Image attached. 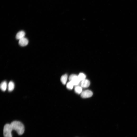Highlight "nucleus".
Listing matches in <instances>:
<instances>
[{
    "mask_svg": "<svg viewBox=\"0 0 137 137\" xmlns=\"http://www.w3.org/2000/svg\"><path fill=\"white\" fill-rule=\"evenodd\" d=\"M13 130L16 131L19 135H23L25 130L23 124L21 122L14 121L10 124Z\"/></svg>",
    "mask_w": 137,
    "mask_h": 137,
    "instance_id": "obj_1",
    "label": "nucleus"
},
{
    "mask_svg": "<svg viewBox=\"0 0 137 137\" xmlns=\"http://www.w3.org/2000/svg\"><path fill=\"white\" fill-rule=\"evenodd\" d=\"M13 130L10 124H5L3 129V135L4 137H12V132Z\"/></svg>",
    "mask_w": 137,
    "mask_h": 137,
    "instance_id": "obj_2",
    "label": "nucleus"
},
{
    "mask_svg": "<svg viewBox=\"0 0 137 137\" xmlns=\"http://www.w3.org/2000/svg\"><path fill=\"white\" fill-rule=\"evenodd\" d=\"M69 80L70 81L72 82L74 86H75L78 85L81 81L78 76L74 74H72L70 76Z\"/></svg>",
    "mask_w": 137,
    "mask_h": 137,
    "instance_id": "obj_3",
    "label": "nucleus"
},
{
    "mask_svg": "<svg viewBox=\"0 0 137 137\" xmlns=\"http://www.w3.org/2000/svg\"><path fill=\"white\" fill-rule=\"evenodd\" d=\"M93 95V93L91 91L87 90L82 91L81 93V96L82 98H88L91 97Z\"/></svg>",
    "mask_w": 137,
    "mask_h": 137,
    "instance_id": "obj_4",
    "label": "nucleus"
},
{
    "mask_svg": "<svg viewBox=\"0 0 137 137\" xmlns=\"http://www.w3.org/2000/svg\"><path fill=\"white\" fill-rule=\"evenodd\" d=\"M80 84L81 87L83 88H87L89 86L90 82L89 80L87 79H85L81 81Z\"/></svg>",
    "mask_w": 137,
    "mask_h": 137,
    "instance_id": "obj_5",
    "label": "nucleus"
},
{
    "mask_svg": "<svg viewBox=\"0 0 137 137\" xmlns=\"http://www.w3.org/2000/svg\"><path fill=\"white\" fill-rule=\"evenodd\" d=\"M19 44L21 46H27L28 44V39L25 37L19 40Z\"/></svg>",
    "mask_w": 137,
    "mask_h": 137,
    "instance_id": "obj_6",
    "label": "nucleus"
},
{
    "mask_svg": "<svg viewBox=\"0 0 137 137\" xmlns=\"http://www.w3.org/2000/svg\"><path fill=\"white\" fill-rule=\"evenodd\" d=\"M26 33L23 31H21L18 32L16 35V38L18 40H19L24 37Z\"/></svg>",
    "mask_w": 137,
    "mask_h": 137,
    "instance_id": "obj_7",
    "label": "nucleus"
},
{
    "mask_svg": "<svg viewBox=\"0 0 137 137\" xmlns=\"http://www.w3.org/2000/svg\"><path fill=\"white\" fill-rule=\"evenodd\" d=\"M15 88V84L13 82L10 81L9 83L8 86V89L9 91L11 92L13 91Z\"/></svg>",
    "mask_w": 137,
    "mask_h": 137,
    "instance_id": "obj_8",
    "label": "nucleus"
},
{
    "mask_svg": "<svg viewBox=\"0 0 137 137\" xmlns=\"http://www.w3.org/2000/svg\"><path fill=\"white\" fill-rule=\"evenodd\" d=\"M7 83L6 81H4L1 83L0 85V88L2 91H5L7 88Z\"/></svg>",
    "mask_w": 137,
    "mask_h": 137,
    "instance_id": "obj_9",
    "label": "nucleus"
},
{
    "mask_svg": "<svg viewBox=\"0 0 137 137\" xmlns=\"http://www.w3.org/2000/svg\"><path fill=\"white\" fill-rule=\"evenodd\" d=\"M68 75L67 74H65L62 76L61 78V81L62 84L64 85H65L67 82Z\"/></svg>",
    "mask_w": 137,
    "mask_h": 137,
    "instance_id": "obj_10",
    "label": "nucleus"
},
{
    "mask_svg": "<svg viewBox=\"0 0 137 137\" xmlns=\"http://www.w3.org/2000/svg\"><path fill=\"white\" fill-rule=\"evenodd\" d=\"M82 88L81 86H77L74 88L75 92L78 94H80L82 92Z\"/></svg>",
    "mask_w": 137,
    "mask_h": 137,
    "instance_id": "obj_11",
    "label": "nucleus"
},
{
    "mask_svg": "<svg viewBox=\"0 0 137 137\" xmlns=\"http://www.w3.org/2000/svg\"><path fill=\"white\" fill-rule=\"evenodd\" d=\"M78 77L81 81H82L85 79L86 75L83 73H80L78 76Z\"/></svg>",
    "mask_w": 137,
    "mask_h": 137,
    "instance_id": "obj_12",
    "label": "nucleus"
},
{
    "mask_svg": "<svg viewBox=\"0 0 137 137\" xmlns=\"http://www.w3.org/2000/svg\"><path fill=\"white\" fill-rule=\"evenodd\" d=\"M74 85L72 82L70 81L68 82L66 85L67 88L69 90H72L73 89Z\"/></svg>",
    "mask_w": 137,
    "mask_h": 137,
    "instance_id": "obj_13",
    "label": "nucleus"
}]
</instances>
